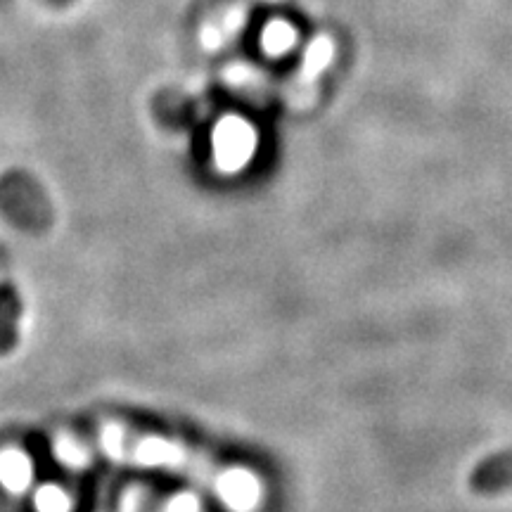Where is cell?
Segmentation results:
<instances>
[{
	"label": "cell",
	"mask_w": 512,
	"mask_h": 512,
	"mask_svg": "<svg viewBox=\"0 0 512 512\" xmlns=\"http://www.w3.org/2000/svg\"><path fill=\"white\" fill-rule=\"evenodd\" d=\"M93 446L117 463L152 467L207 486L235 512H252L261 501V484L252 472L226 467L209 453L181 439L126 425H102L91 434Z\"/></svg>",
	"instance_id": "obj_1"
},
{
	"label": "cell",
	"mask_w": 512,
	"mask_h": 512,
	"mask_svg": "<svg viewBox=\"0 0 512 512\" xmlns=\"http://www.w3.org/2000/svg\"><path fill=\"white\" fill-rule=\"evenodd\" d=\"M22 316V302L19 294L10 283H0V354L17 344V325Z\"/></svg>",
	"instance_id": "obj_2"
},
{
	"label": "cell",
	"mask_w": 512,
	"mask_h": 512,
	"mask_svg": "<svg viewBox=\"0 0 512 512\" xmlns=\"http://www.w3.org/2000/svg\"><path fill=\"white\" fill-rule=\"evenodd\" d=\"M264 38L266 48L271 50V53H285V50H290L294 46V31L283 22L271 24Z\"/></svg>",
	"instance_id": "obj_3"
},
{
	"label": "cell",
	"mask_w": 512,
	"mask_h": 512,
	"mask_svg": "<svg viewBox=\"0 0 512 512\" xmlns=\"http://www.w3.org/2000/svg\"><path fill=\"white\" fill-rule=\"evenodd\" d=\"M330 57H332V48L328 41L311 43L309 57H306V69H309V72H318V69H323L325 64L330 62Z\"/></svg>",
	"instance_id": "obj_4"
}]
</instances>
